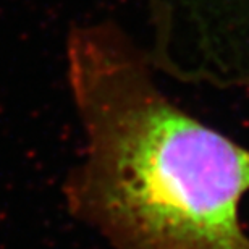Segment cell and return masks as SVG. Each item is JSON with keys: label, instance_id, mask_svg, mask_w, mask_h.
<instances>
[{"label": "cell", "instance_id": "obj_1", "mask_svg": "<svg viewBox=\"0 0 249 249\" xmlns=\"http://www.w3.org/2000/svg\"><path fill=\"white\" fill-rule=\"evenodd\" d=\"M68 81L84 129L74 215L113 249H249V149L168 101L115 28L74 29Z\"/></svg>", "mask_w": 249, "mask_h": 249}]
</instances>
